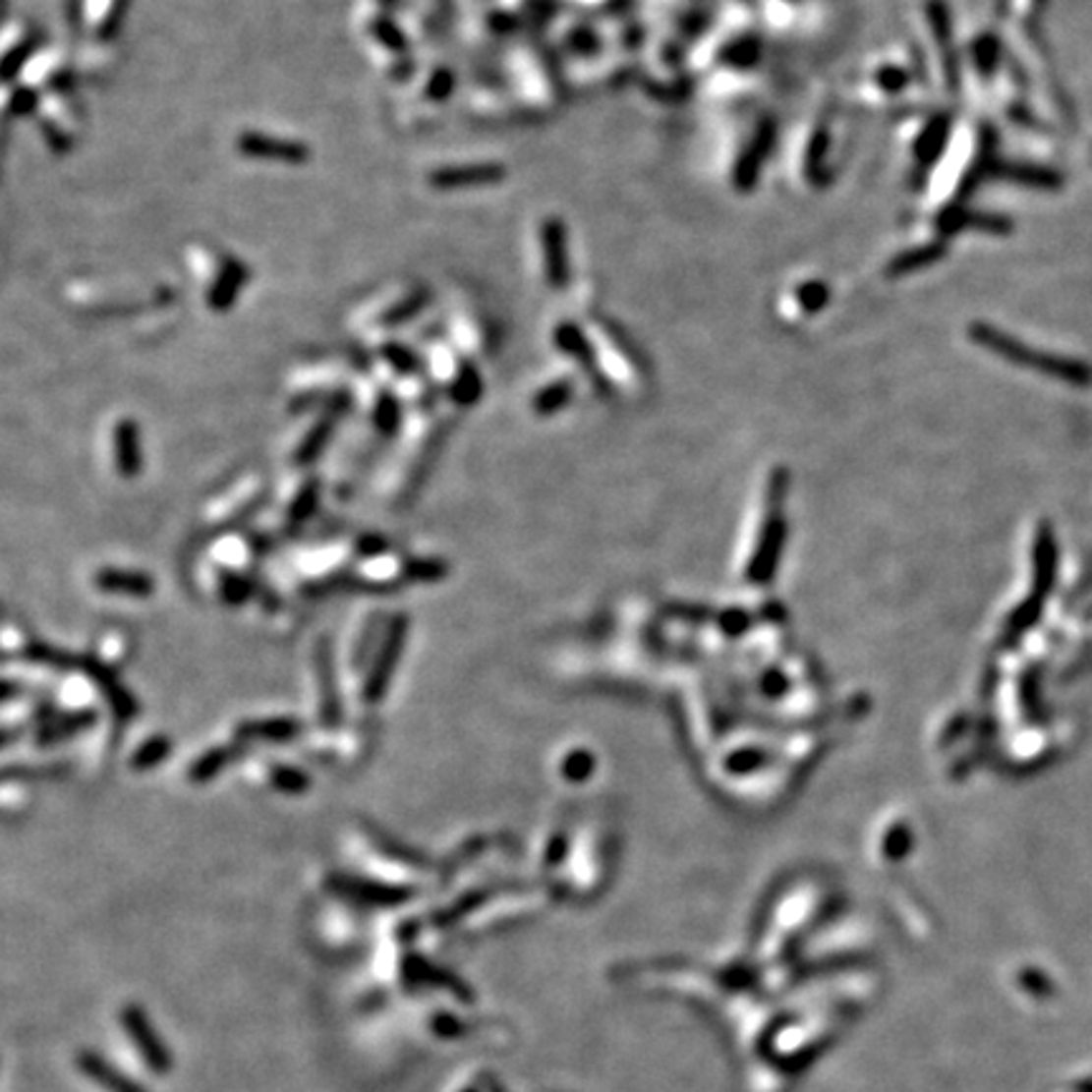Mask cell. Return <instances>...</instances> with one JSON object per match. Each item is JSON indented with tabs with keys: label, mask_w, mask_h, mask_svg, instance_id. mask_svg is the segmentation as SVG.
I'll return each instance as SVG.
<instances>
[{
	"label": "cell",
	"mask_w": 1092,
	"mask_h": 1092,
	"mask_svg": "<svg viewBox=\"0 0 1092 1092\" xmlns=\"http://www.w3.org/2000/svg\"><path fill=\"white\" fill-rule=\"evenodd\" d=\"M243 769H246V776L251 781L266 784L273 791H284V794H302L309 786L307 772L291 767V764L276 762V759H266V756H254Z\"/></svg>",
	"instance_id": "ac0fdd59"
},
{
	"label": "cell",
	"mask_w": 1092,
	"mask_h": 1092,
	"mask_svg": "<svg viewBox=\"0 0 1092 1092\" xmlns=\"http://www.w3.org/2000/svg\"><path fill=\"white\" fill-rule=\"evenodd\" d=\"M431 304V289L428 286H397V289L382 291L370 304L355 314V329L365 337H382L397 326L408 324L415 319L423 309Z\"/></svg>",
	"instance_id": "8992f818"
},
{
	"label": "cell",
	"mask_w": 1092,
	"mask_h": 1092,
	"mask_svg": "<svg viewBox=\"0 0 1092 1092\" xmlns=\"http://www.w3.org/2000/svg\"><path fill=\"white\" fill-rule=\"evenodd\" d=\"M170 749H172V744H170V738H167V736L147 738V741H143V744L135 749V754L130 756V767L135 769V772H149L152 767H157L160 762H165L167 754H170Z\"/></svg>",
	"instance_id": "e575fe53"
},
{
	"label": "cell",
	"mask_w": 1092,
	"mask_h": 1092,
	"mask_svg": "<svg viewBox=\"0 0 1092 1092\" xmlns=\"http://www.w3.org/2000/svg\"><path fill=\"white\" fill-rule=\"evenodd\" d=\"M946 135H948V119L939 117L931 127H928L926 135L918 140V147H915L918 157H921V160H933V157L939 154V149L944 147Z\"/></svg>",
	"instance_id": "74e56055"
},
{
	"label": "cell",
	"mask_w": 1092,
	"mask_h": 1092,
	"mask_svg": "<svg viewBox=\"0 0 1092 1092\" xmlns=\"http://www.w3.org/2000/svg\"><path fill=\"white\" fill-rule=\"evenodd\" d=\"M127 3L130 0H84V29L89 30L96 46H107L109 41H114V36L125 24Z\"/></svg>",
	"instance_id": "44dd1931"
},
{
	"label": "cell",
	"mask_w": 1092,
	"mask_h": 1092,
	"mask_svg": "<svg viewBox=\"0 0 1092 1092\" xmlns=\"http://www.w3.org/2000/svg\"><path fill=\"white\" fill-rule=\"evenodd\" d=\"M263 496H266V479L256 471L243 473L233 484H228V489L215 493L207 501L205 511H202V526L220 534L228 526L249 519L263 503Z\"/></svg>",
	"instance_id": "52a82bcc"
},
{
	"label": "cell",
	"mask_w": 1092,
	"mask_h": 1092,
	"mask_svg": "<svg viewBox=\"0 0 1092 1092\" xmlns=\"http://www.w3.org/2000/svg\"><path fill=\"white\" fill-rule=\"evenodd\" d=\"M728 59H731L733 64H741V66L754 64V59H756V43H749V41L736 43V46H733L731 51H728Z\"/></svg>",
	"instance_id": "60d3db41"
},
{
	"label": "cell",
	"mask_w": 1092,
	"mask_h": 1092,
	"mask_svg": "<svg viewBox=\"0 0 1092 1092\" xmlns=\"http://www.w3.org/2000/svg\"><path fill=\"white\" fill-rule=\"evenodd\" d=\"M339 415L316 413L307 428L296 435L294 445L289 450V463L294 468H309L329 445L331 435L337 431Z\"/></svg>",
	"instance_id": "e0dca14e"
},
{
	"label": "cell",
	"mask_w": 1092,
	"mask_h": 1092,
	"mask_svg": "<svg viewBox=\"0 0 1092 1092\" xmlns=\"http://www.w3.org/2000/svg\"><path fill=\"white\" fill-rule=\"evenodd\" d=\"M944 254V243H931V246H923V249L908 251V254L897 256L891 266H888V276H908V273L921 271V268L933 266Z\"/></svg>",
	"instance_id": "f546056e"
},
{
	"label": "cell",
	"mask_w": 1092,
	"mask_h": 1092,
	"mask_svg": "<svg viewBox=\"0 0 1092 1092\" xmlns=\"http://www.w3.org/2000/svg\"><path fill=\"white\" fill-rule=\"evenodd\" d=\"M999 175H1004L1011 183L1027 185V188L1039 190H1057L1063 185V178L1057 172L1045 170V167H1027V165H1006L999 170Z\"/></svg>",
	"instance_id": "4dcf8cb0"
},
{
	"label": "cell",
	"mask_w": 1092,
	"mask_h": 1092,
	"mask_svg": "<svg viewBox=\"0 0 1092 1092\" xmlns=\"http://www.w3.org/2000/svg\"><path fill=\"white\" fill-rule=\"evenodd\" d=\"M878 82L886 91H897L900 86H905V74L900 69H886V72H880Z\"/></svg>",
	"instance_id": "b9f144b4"
},
{
	"label": "cell",
	"mask_w": 1092,
	"mask_h": 1092,
	"mask_svg": "<svg viewBox=\"0 0 1092 1092\" xmlns=\"http://www.w3.org/2000/svg\"><path fill=\"white\" fill-rule=\"evenodd\" d=\"M319 479L312 476V473H296L294 479L289 481V486H284V493L278 496L276 508H273L271 514L273 526L263 534V539L273 537V534H289L302 524H307L314 511H316V506H319Z\"/></svg>",
	"instance_id": "8fae6325"
},
{
	"label": "cell",
	"mask_w": 1092,
	"mask_h": 1092,
	"mask_svg": "<svg viewBox=\"0 0 1092 1092\" xmlns=\"http://www.w3.org/2000/svg\"><path fill=\"white\" fill-rule=\"evenodd\" d=\"M352 572H355L352 577H355V585L360 590H395L405 582H413L410 559H405L397 551H390L387 546L362 556L352 567Z\"/></svg>",
	"instance_id": "5bb4252c"
},
{
	"label": "cell",
	"mask_w": 1092,
	"mask_h": 1092,
	"mask_svg": "<svg viewBox=\"0 0 1092 1092\" xmlns=\"http://www.w3.org/2000/svg\"><path fill=\"white\" fill-rule=\"evenodd\" d=\"M38 109H41V94H38V89L21 82H16V86L11 84V89L6 94L8 117H29V114H36Z\"/></svg>",
	"instance_id": "d590c367"
},
{
	"label": "cell",
	"mask_w": 1092,
	"mask_h": 1092,
	"mask_svg": "<svg viewBox=\"0 0 1092 1092\" xmlns=\"http://www.w3.org/2000/svg\"><path fill=\"white\" fill-rule=\"evenodd\" d=\"M112 463L122 479H137L143 473V440H140V426L132 418H119L114 423Z\"/></svg>",
	"instance_id": "ffe728a7"
},
{
	"label": "cell",
	"mask_w": 1092,
	"mask_h": 1092,
	"mask_svg": "<svg viewBox=\"0 0 1092 1092\" xmlns=\"http://www.w3.org/2000/svg\"><path fill=\"white\" fill-rule=\"evenodd\" d=\"M302 733V723L289 716H271V718L246 720L236 728L238 741H251V738H263L268 744H289Z\"/></svg>",
	"instance_id": "603a6c76"
},
{
	"label": "cell",
	"mask_w": 1092,
	"mask_h": 1092,
	"mask_svg": "<svg viewBox=\"0 0 1092 1092\" xmlns=\"http://www.w3.org/2000/svg\"><path fill=\"white\" fill-rule=\"evenodd\" d=\"M772 140H774V127L769 125V122H767V125L759 127V130H756V135L751 137L749 147H746V152L741 154V160H738V165H736V172H733V180H736L738 190L754 188L756 178H759V170H762L769 149H772Z\"/></svg>",
	"instance_id": "cb8c5ba5"
},
{
	"label": "cell",
	"mask_w": 1092,
	"mask_h": 1092,
	"mask_svg": "<svg viewBox=\"0 0 1092 1092\" xmlns=\"http://www.w3.org/2000/svg\"><path fill=\"white\" fill-rule=\"evenodd\" d=\"M319 936L326 944H344L355 941L357 936V915L349 908L347 897L337 895L329 908H321L319 913Z\"/></svg>",
	"instance_id": "d4e9b609"
},
{
	"label": "cell",
	"mask_w": 1092,
	"mask_h": 1092,
	"mask_svg": "<svg viewBox=\"0 0 1092 1092\" xmlns=\"http://www.w3.org/2000/svg\"><path fill=\"white\" fill-rule=\"evenodd\" d=\"M38 38H41L38 30L30 29L29 24H11L6 29V36H3V82L8 86L16 84V79H21L26 66L41 51Z\"/></svg>",
	"instance_id": "2e32d148"
},
{
	"label": "cell",
	"mask_w": 1092,
	"mask_h": 1092,
	"mask_svg": "<svg viewBox=\"0 0 1092 1092\" xmlns=\"http://www.w3.org/2000/svg\"><path fill=\"white\" fill-rule=\"evenodd\" d=\"M963 228H979V231H986V233H1009L1011 223L1009 220L997 218V215H976V213H950L948 218L944 220L946 233H958L963 231Z\"/></svg>",
	"instance_id": "836d02e7"
},
{
	"label": "cell",
	"mask_w": 1092,
	"mask_h": 1092,
	"mask_svg": "<svg viewBox=\"0 0 1092 1092\" xmlns=\"http://www.w3.org/2000/svg\"><path fill=\"white\" fill-rule=\"evenodd\" d=\"M448 339L455 344V347L461 349L463 355H468V357L486 355V352H489V347H490L489 329H486V324L479 319V316H476V314H468L466 309H463V312L450 314Z\"/></svg>",
	"instance_id": "7402d4cb"
},
{
	"label": "cell",
	"mask_w": 1092,
	"mask_h": 1092,
	"mask_svg": "<svg viewBox=\"0 0 1092 1092\" xmlns=\"http://www.w3.org/2000/svg\"><path fill=\"white\" fill-rule=\"evenodd\" d=\"M539 249H542L544 276L551 289H564L569 281V233L561 218L549 215L539 225Z\"/></svg>",
	"instance_id": "9a60e30c"
},
{
	"label": "cell",
	"mask_w": 1092,
	"mask_h": 1092,
	"mask_svg": "<svg viewBox=\"0 0 1092 1092\" xmlns=\"http://www.w3.org/2000/svg\"><path fill=\"white\" fill-rule=\"evenodd\" d=\"M233 149L243 160L268 162V165L302 167L312 160V147L294 137L273 135L263 130H243L233 140Z\"/></svg>",
	"instance_id": "30bf717a"
},
{
	"label": "cell",
	"mask_w": 1092,
	"mask_h": 1092,
	"mask_svg": "<svg viewBox=\"0 0 1092 1092\" xmlns=\"http://www.w3.org/2000/svg\"><path fill=\"white\" fill-rule=\"evenodd\" d=\"M66 299L79 312L89 316H130L140 314L144 304H152L154 309H167L175 304V291L160 286L154 289L152 299H144L137 291L125 289L117 281H77L66 289Z\"/></svg>",
	"instance_id": "5b68a950"
},
{
	"label": "cell",
	"mask_w": 1092,
	"mask_h": 1092,
	"mask_svg": "<svg viewBox=\"0 0 1092 1092\" xmlns=\"http://www.w3.org/2000/svg\"><path fill=\"white\" fill-rule=\"evenodd\" d=\"M554 342L556 347L564 352V355L574 357L577 362H582V365L587 367V362H592V349H590V342H587L585 331L579 329L574 321H561L559 326L554 329Z\"/></svg>",
	"instance_id": "d6a6232c"
},
{
	"label": "cell",
	"mask_w": 1092,
	"mask_h": 1092,
	"mask_svg": "<svg viewBox=\"0 0 1092 1092\" xmlns=\"http://www.w3.org/2000/svg\"><path fill=\"white\" fill-rule=\"evenodd\" d=\"M428 374L455 408H471L484 395V379L471 357L463 355L448 337L431 339L426 347Z\"/></svg>",
	"instance_id": "3957f363"
},
{
	"label": "cell",
	"mask_w": 1092,
	"mask_h": 1092,
	"mask_svg": "<svg viewBox=\"0 0 1092 1092\" xmlns=\"http://www.w3.org/2000/svg\"><path fill=\"white\" fill-rule=\"evenodd\" d=\"M508 178V170L501 162H466V165H440L432 167L426 175L428 188L437 193H461V190H479L501 185Z\"/></svg>",
	"instance_id": "4fadbf2b"
},
{
	"label": "cell",
	"mask_w": 1092,
	"mask_h": 1092,
	"mask_svg": "<svg viewBox=\"0 0 1092 1092\" xmlns=\"http://www.w3.org/2000/svg\"><path fill=\"white\" fill-rule=\"evenodd\" d=\"M448 1092H479V1085H473V1082L468 1080V1077H461V1080L455 1082V1085L450 1087Z\"/></svg>",
	"instance_id": "7bdbcfd3"
},
{
	"label": "cell",
	"mask_w": 1092,
	"mask_h": 1092,
	"mask_svg": "<svg viewBox=\"0 0 1092 1092\" xmlns=\"http://www.w3.org/2000/svg\"><path fill=\"white\" fill-rule=\"evenodd\" d=\"M74 1069L91 1090L96 1092H144L135 1085L130 1074H122L117 1067L104 1063L89 1050H79L74 1057Z\"/></svg>",
	"instance_id": "d6986e66"
},
{
	"label": "cell",
	"mask_w": 1092,
	"mask_h": 1092,
	"mask_svg": "<svg viewBox=\"0 0 1092 1092\" xmlns=\"http://www.w3.org/2000/svg\"><path fill=\"white\" fill-rule=\"evenodd\" d=\"M94 587L99 592H112V595H152V579L143 572H132V569H99L94 574Z\"/></svg>",
	"instance_id": "4316f807"
},
{
	"label": "cell",
	"mask_w": 1092,
	"mask_h": 1092,
	"mask_svg": "<svg viewBox=\"0 0 1092 1092\" xmlns=\"http://www.w3.org/2000/svg\"><path fill=\"white\" fill-rule=\"evenodd\" d=\"M405 632H408V620H405V617H395V620L387 622L382 645H377L373 662H370L365 678H362L360 698L362 703H367V706H377V703L382 701L384 693H387V685H390L392 673H395V665L397 661H400L402 638H405Z\"/></svg>",
	"instance_id": "7c38bea8"
},
{
	"label": "cell",
	"mask_w": 1092,
	"mask_h": 1092,
	"mask_svg": "<svg viewBox=\"0 0 1092 1092\" xmlns=\"http://www.w3.org/2000/svg\"><path fill=\"white\" fill-rule=\"evenodd\" d=\"M132 650H135V640H132L130 632L122 630V627H109V630L99 632L91 656H94V665L114 670V667H122L130 661Z\"/></svg>",
	"instance_id": "484cf974"
},
{
	"label": "cell",
	"mask_w": 1092,
	"mask_h": 1092,
	"mask_svg": "<svg viewBox=\"0 0 1092 1092\" xmlns=\"http://www.w3.org/2000/svg\"><path fill=\"white\" fill-rule=\"evenodd\" d=\"M968 337L974 339L979 347L994 352V355L1014 362V365L1032 367L1037 373L1055 374V377L1067 379V382L1074 384H1085L1092 379V370L1082 365V362L1067 360V357L1045 355V352H1034V349L1024 347L1019 339L1009 337V334H1004L997 326L984 324V321H974V324L968 326Z\"/></svg>",
	"instance_id": "277c9868"
},
{
	"label": "cell",
	"mask_w": 1092,
	"mask_h": 1092,
	"mask_svg": "<svg viewBox=\"0 0 1092 1092\" xmlns=\"http://www.w3.org/2000/svg\"><path fill=\"white\" fill-rule=\"evenodd\" d=\"M190 271L202 286L205 307L213 314H225L236 307L238 296L249 286L251 271L246 260L236 259L228 251H218L207 243H196L185 251Z\"/></svg>",
	"instance_id": "7a4b0ae2"
},
{
	"label": "cell",
	"mask_w": 1092,
	"mask_h": 1092,
	"mask_svg": "<svg viewBox=\"0 0 1092 1092\" xmlns=\"http://www.w3.org/2000/svg\"><path fill=\"white\" fill-rule=\"evenodd\" d=\"M448 418L437 413V408L410 410L408 420L400 431V443L390 461L384 463L382 479H379V493L382 501L402 503L413 496L420 489V481L431 468L437 448L443 443L448 432Z\"/></svg>",
	"instance_id": "6da1fadb"
},
{
	"label": "cell",
	"mask_w": 1092,
	"mask_h": 1092,
	"mask_svg": "<svg viewBox=\"0 0 1092 1092\" xmlns=\"http://www.w3.org/2000/svg\"><path fill=\"white\" fill-rule=\"evenodd\" d=\"M928 19H931V29H933V36H936V41H939V46L944 48V59H946V74H948L950 84L956 82V72H953V51H950V21H948V11H946V6L941 3V0H931L928 3Z\"/></svg>",
	"instance_id": "1f68e13d"
},
{
	"label": "cell",
	"mask_w": 1092,
	"mask_h": 1092,
	"mask_svg": "<svg viewBox=\"0 0 1092 1092\" xmlns=\"http://www.w3.org/2000/svg\"><path fill=\"white\" fill-rule=\"evenodd\" d=\"M117 1037L119 1050L125 1047L135 1067H143L149 1077H165L170 1060L143 1009L125 1006L117 1011Z\"/></svg>",
	"instance_id": "ba28073f"
},
{
	"label": "cell",
	"mask_w": 1092,
	"mask_h": 1092,
	"mask_svg": "<svg viewBox=\"0 0 1092 1092\" xmlns=\"http://www.w3.org/2000/svg\"><path fill=\"white\" fill-rule=\"evenodd\" d=\"M238 746H241V741H236V744H220V746H210L207 751H202L201 756H198L196 762L190 764L188 769V779L193 781V784H205V781H210L218 772H223L225 764L231 762L233 756H236Z\"/></svg>",
	"instance_id": "f1b7e54d"
},
{
	"label": "cell",
	"mask_w": 1092,
	"mask_h": 1092,
	"mask_svg": "<svg viewBox=\"0 0 1092 1092\" xmlns=\"http://www.w3.org/2000/svg\"><path fill=\"white\" fill-rule=\"evenodd\" d=\"M569 395H572V384H569L567 379L546 384V387L534 397V410H537L539 415H551L554 410H559L561 405L569 400Z\"/></svg>",
	"instance_id": "8d00e7d4"
},
{
	"label": "cell",
	"mask_w": 1092,
	"mask_h": 1092,
	"mask_svg": "<svg viewBox=\"0 0 1092 1092\" xmlns=\"http://www.w3.org/2000/svg\"><path fill=\"white\" fill-rule=\"evenodd\" d=\"M827 302H830V289L822 281H809L799 289V304L804 312H820Z\"/></svg>",
	"instance_id": "f35d334b"
},
{
	"label": "cell",
	"mask_w": 1092,
	"mask_h": 1092,
	"mask_svg": "<svg viewBox=\"0 0 1092 1092\" xmlns=\"http://www.w3.org/2000/svg\"><path fill=\"white\" fill-rule=\"evenodd\" d=\"M974 56H976V64H979L981 72H994V66H997V56H999V46L994 38L984 36L976 41L974 46Z\"/></svg>",
	"instance_id": "ab89813d"
},
{
	"label": "cell",
	"mask_w": 1092,
	"mask_h": 1092,
	"mask_svg": "<svg viewBox=\"0 0 1092 1092\" xmlns=\"http://www.w3.org/2000/svg\"><path fill=\"white\" fill-rule=\"evenodd\" d=\"M455 91V74L450 66H432L418 89L420 107H443Z\"/></svg>",
	"instance_id": "83f0119b"
},
{
	"label": "cell",
	"mask_w": 1092,
	"mask_h": 1092,
	"mask_svg": "<svg viewBox=\"0 0 1092 1092\" xmlns=\"http://www.w3.org/2000/svg\"><path fill=\"white\" fill-rule=\"evenodd\" d=\"M82 127V109L74 101V89L69 91H43L41 109H38V130L43 143L56 154H64L74 147Z\"/></svg>",
	"instance_id": "9c48e42d"
}]
</instances>
